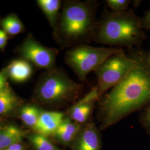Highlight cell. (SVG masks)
Listing matches in <instances>:
<instances>
[{
	"label": "cell",
	"instance_id": "5b68a950",
	"mask_svg": "<svg viewBox=\"0 0 150 150\" xmlns=\"http://www.w3.org/2000/svg\"><path fill=\"white\" fill-rule=\"evenodd\" d=\"M121 50L119 47H95L81 44L67 52L66 61L80 80L85 81L90 72L96 71L106 59Z\"/></svg>",
	"mask_w": 150,
	"mask_h": 150
},
{
	"label": "cell",
	"instance_id": "3957f363",
	"mask_svg": "<svg viewBox=\"0 0 150 150\" xmlns=\"http://www.w3.org/2000/svg\"><path fill=\"white\" fill-rule=\"evenodd\" d=\"M94 1H71L64 6L59 30L64 38L80 45L93 39L96 27Z\"/></svg>",
	"mask_w": 150,
	"mask_h": 150
},
{
	"label": "cell",
	"instance_id": "d4e9b609",
	"mask_svg": "<svg viewBox=\"0 0 150 150\" xmlns=\"http://www.w3.org/2000/svg\"><path fill=\"white\" fill-rule=\"evenodd\" d=\"M149 64H150V55L149 56Z\"/></svg>",
	"mask_w": 150,
	"mask_h": 150
},
{
	"label": "cell",
	"instance_id": "9a60e30c",
	"mask_svg": "<svg viewBox=\"0 0 150 150\" xmlns=\"http://www.w3.org/2000/svg\"><path fill=\"white\" fill-rule=\"evenodd\" d=\"M18 99L11 89L6 86L0 91V115L11 112L16 107Z\"/></svg>",
	"mask_w": 150,
	"mask_h": 150
},
{
	"label": "cell",
	"instance_id": "5bb4252c",
	"mask_svg": "<svg viewBox=\"0 0 150 150\" xmlns=\"http://www.w3.org/2000/svg\"><path fill=\"white\" fill-rule=\"evenodd\" d=\"M38 4L54 28L56 26L61 1L59 0H38Z\"/></svg>",
	"mask_w": 150,
	"mask_h": 150
},
{
	"label": "cell",
	"instance_id": "44dd1931",
	"mask_svg": "<svg viewBox=\"0 0 150 150\" xmlns=\"http://www.w3.org/2000/svg\"><path fill=\"white\" fill-rule=\"evenodd\" d=\"M7 71L4 70L0 72V91L5 88L6 87L7 80Z\"/></svg>",
	"mask_w": 150,
	"mask_h": 150
},
{
	"label": "cell",
	"instance_id": "cb8c5ba5",
	"mask_svg": "<svg viewBox=\"0 0 150 150\" xmlns=\"http://www.w3.org/2000/svg\"><path fill=\"white\" fill-rule=\"evenodd\" d=\"M4 150H23V147L21 144H20V143H17L10 146Z\"/></svg>",
	"mask_w": 150,
	"mask_h": 150
},
{
	"label": "cell",
	"instance_id": "277c9868",
	"mask_svg": "<svg viewBox=\"0 0 150 150\" xmlns=\"http://www.w3.org/2000/svg\"><path fill=\"white\" fill-rule=\"evenodd\" d=\"M83 85L72 80L65 73L52 70L45 75L38 86V98L44 102L54 103L74 100L81 92Z\"/></svg>",
	"mask_w": 150,
	"mask_h": 150
},
{
	"label": "cell",
	"instance_id": "7402d4cb",
	"mask_svg": "<svg viewBox=\"0 0 150 150\" xmlns=\"http://www.w3.org/2000/svg\"><path fill=\"white\" fill-rule=\"evenodd\" d=\"M7 41V33L3 30L0 29V49L5 48Z\"/></svg>",
	"mask_w": 150,
	"mask_h": 150
},
{
	"label": "cell",
	"instance_id": "e0dca14e",
	"mask_svg": "<svg viewBox=\"0 0 150 150\" xmlns=\"http://www.w3.org/2000/svg\"><path fill=\"white\" fill-rule=\"evenodd\" d=\"M41 112L34 106H26L20 111V116L23 122L28 126L34 127L38 122Z\"/></svg>",
	"mask_w": 150,
	"mask_h": 150
},
{
	"label": "cell",
	"instance_id": "4fadbf2b",
	"mask_svg": "<svg viewBox=\"0 0 150 150\" xmlns=\"http://www.w3.org/2000/svg\"><path fill=\"white\" fill-rule=\"evenodd\" d=\"M24 132L13 125L8 126L0 132V150H5L10 146L20 143Z\"/></svg>",
	"mask_w": 150,
	"mask_h": 150
},
{
	"label": "cell",
	"instance_id": "7c38bea8",
	"mask_svg": "<svg viewBox=\"0 0 150 150\" xmlns=\"http://www.w3.org/2000/svg\"><path fill=\"white\" fill-rule=\"evenodd\" d=\"M80 130L79 123L72 122L70 119H64L54 134L62 142L67 144L74 139Z\"/></svg>",
	"mask_w": 150,
	"mask_h": 150
},
{
	"label": "cell",
	"instance_id": "7a4b0ae2",
	"mask_svg": "<svg viewBox=\"0 0 150 150\" xmlns=\"http://www.w3.org/2000/svg\"><path fill=\"white\" fill-rule=\"evenodd\" d=\"M145 38L141 18L131 10L106 12L97 22L92 40L103 45L133 48L139 46Z\"/></svg>",
	"mask_w": 150,
	"mask_h": 150
},
{
	"label": "cell",
	"instance_id": "ba28073f",
	"mask_svg": "<svg viewBox=\"0 0 150 150\" xmlns=\"http://www.w3.org/2000/svg\"><path fill=\"white\" fill-rule=\"evenodd\" d=\"M100 97L97 87H94L85 96L71 107L69 110L70 117L77 123L86 122L92 111L95 103Z\"/></svg>",
	"mask_w": 150,
	"mask_h": 150
},
{
	"label": "cell",
	"instance_id": "30bf717a",
	"mask_svg": "<svg viewBox=\"0 0 150 150\" xmlns=\"http://www.w3.org/2000/svg\"><path fill=\"white\" fill-rule=\"evenodd\" d=\"M74 150H100V141L96 127L93 123L86 125L76 142Z\"/></svg>",
	"mask_w": 150,
	"mask_h": 150
},
{
	"label": "cell",
	"instance_id": "ac0fdd59",
	"mask_svg": "<svg viewBox=\"0 0 150 150\" xmlns=\"http://www.w3.org/2000/svg\"><path fill=\"white\" fill-rule=\"evenodd\" d=\"M31 140L36 150H59L46 136L42 134H35L31 137Z\"/></svg>",
	"mask_w": 150,
	"mask_h": 150
},
{
	"label": "cell",
	"instance_id": "603a6c76",
	"mask_svg": "<svg viewBox=\"0 0 150 150\" xmlns=\"http://www.w3.org/2000/svg\"><path fill=\"white\" fill-rule=\"evenodd\" d=\"M142 120L145 125L150 129V106L147 108L144 114Z\"/></svg>",
	"mask_w": 150,
	"mask_h": 150
},
{
	"label": "cell",
	"instance_id": "8992f818",
	"mask_svg": "<svg viewBox=\"0 0 150 150\" xmlns=\"http://www.w3.org/2000/svg\"><path fill=\"white\" fill-rule=\"evenodd\" d=\"M137 62L134 51L131 56H127L122 49L106 59L95 71L100 97L123 80Z\"/></svg>",
	"mask_w": 150,
	"mask_h": 150
},
{
	"label": "cell",
	"instance_id": "ffe728a7",
	"mask_svg": "<svg viewBox=\"0 0 150 150\" xmlns=\"http://www.w3.org/2000/svg\"><path fill=\"white\" fill-rule=\"evenodd\" d=\"M141 27L143 30L150 29V9L141 18Z\"/></svg>",
	"mask_w": 150,
	"mask_h": 150
},
{
	"label": "cell",
	"instance_id": "52a82bcc",
	"mask_svg": "<svg viewBox=\"0 0 150 150\" xmlns=\"http://www.w3.org/2000/svg\"><path fill=\"white\" fill-rule=\"evenodd\" d=\"M20 52L26 59L39 67L51 69L54 67L56 52L54 49L47 48L28 39L22 45Z\"/></svg>",
	"mask_w": 150,
	"mask_h": 150
},
{
	"label": "cell",
	"instance_id": "6da1fadb",
	"mask_svg": "<svg viewBox=\"0 0 150 150\" xmlns=\"http://www.w3.org/2000/svg\"><path fill=\"white\" fill-rule=\"evenodd\" d=\"M137 64L126 77L103 98L99 107L101 127L104 129L137 110L150 104L149 56L135 51Z\"/></svg>",
	"mask_w": 150,
	"mask_h": 150
},
{
	"label": "cell",
	"instance_id": "8fae6325",
	"mask_svg": "<svg viewBox=\"0 0 150 150\" xmlns=\"http://www.w3.org/2000/svg\"><path fill=\"white\" fill-rule=\"evenodd\" d=\"M7 73L12 80L16 82H23L32 75V68L26 61L16 59L8 66Z\"/></svg>",
	"mask_w": 150,
	"mask_h": 150
},
{
	"label": "cell",
	"instance_id": "9c48e42d",
	"mask_svg": "<svg viewBox=\"0 0 150 150\" xmlns=\"http://www.w3.org/2000/svg\"><path fill=\"white\" fill-rule=\"evenodd\" d=\"M64 118L63 113L56 111L42 112L33 128L38 134L45 136L53 134L64 120Z\"/></svg>",
	"mask_w": 150,
	"mask_h": 150
},
{
	"label": "cell",
	"instance_id": "2e32d148",
	"mask_svg": "<svg viewBox=\"0 0 150 150\" xmlns=\"http://www.w3.org/2000/svg\"><path fill=\"white\" fill-rule=\"evenodd\" d=\"M3 30L8 34L15 35L20 33L23 29V25L18 18L15 15L6 17L1 21Z\"/></svg>",
	"mask_w": 150,
	"mask_h": 150
},
{
	"label": "cell",
	"instance_id": "d6986e66",
	"mask_svg": "<svg viewBox=\"0 0 150 150\" xmlns=\"http://www.w3.org/2000/svg\"><path fill=\"white\" fill-rule=\"evenodd\" d=\"M106 3L113 12H120L126 11L131 1L129 0H107Z\"/></svg>",
	"mask_w": 150,
	"mask_h": 150
}]
</instances>
